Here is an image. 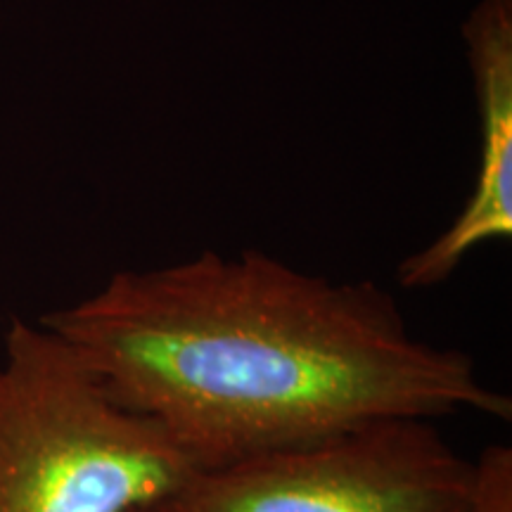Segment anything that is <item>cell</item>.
I'll list each match as a JSON object with an SVG mask.
<instances>
[{
  "instance_id": "obj_3",
  "label": "cell",
  "mask_w": 512,
  "mask_h": 512,
  "mask_svg": "<svg viewBox=\"0 0 512 512\" xmlns=\"http://www.w3.org/2000/svg\"><path fill=\"white\" fill-rule=\"evenodd\" d=\"M479 465L434 420L368 422L280 451L202 467L174 512H475Z\"/></svg>"
},
{
  "instance_id": "obj_5",
  "label": "cell",
  "mask_w": 512,
  "mask_h": 512,
  "mask_svg": "<svg viewBox=\"0 0 512 512\" xmlns=\"http://www.w3.org/2000/svg\"><path fill=\"white\" fill-rule=\"evenodd\" d=\"M479 494L475 512H512V448L489 446L477 456Z\"/></svg>"
},
{
  "instance_id": "obj_1",
  "label": "cell",
  "mask_w": 512,
  "mask_h": 512,
  "mask_svg": "<svg viewBox=\"0 0 512 512\" xmlns=\"http://www.w3.org/2000/svg\"><path fill=\"white\" fill-rule=\"evenodd\" d=\"M41 323L200 470L368 422L512 415L470 356L415 337L373 280L335 283L259 249L119 271Z\"/></svg>"
},
{
  "instance_id": "obj_2",
  "label": "cell",
  "mask_w": 512,
  "mask_h": 512,
  "mask_svg": "<svg viewBox=\"0 0 512 512\" xmlns=\"http://www.w3.org/2000/svg\"><path fill=\"white\" fill-rule=\"evenodd\" d=\"M200 467L107 392L72 344L15 318L0 356V512H131Z\"/></svg>"
},
{
  "instance_id": "obj_6",
  "label": "cell",
  "mask_w": 512,
  "mask_h": 512,
  "mask_svg": "<svg viewBox=\"0 0 512 512\" xmlns=\"http://www.w3.org/2000/svg\"><path fill=\"white\" fill-rule=\"evenodd\" d=\"M131 512H174V510H171L169 501H166V503H155V505H143V508H136Z\"/></svg>"
},
{
  "instance_id": "obj_4",
  "label": "cell",
  "mask_w": 512,
  "mask_h": 512,
  "mask_svg": "<svg viewBox=\"0 0 512 512\" xmlns=\"http://www.w3.org/2000/svg\"><path fill=\"white\" fill-rule=\"evenodd\" d=\"M479 107L475 190L437 240L399 264V285L430 290L446 283L472 249L512 235V0H479L463 22Z\"/></svg>"
}]
</instances>
